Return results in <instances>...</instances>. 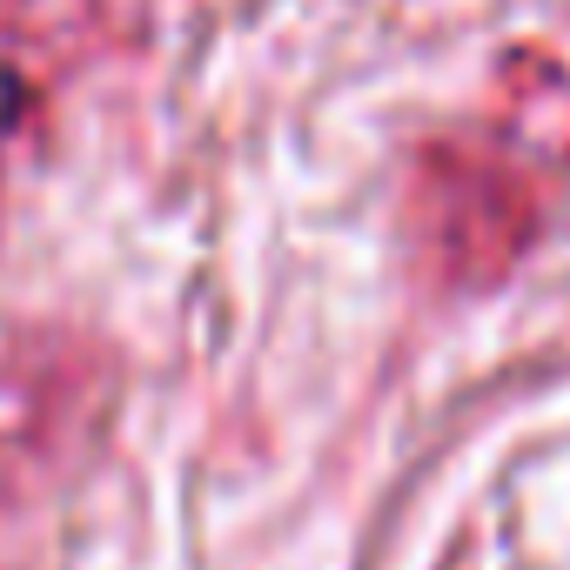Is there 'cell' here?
<instances>
[{
    "label": "cell",
    "mask_w": 570,
    "mask_h": 570,
    "mask_svg": "<svg viewBox=\"0 0 570 570\" xmlns=\"http://www.w3.org/2000/svg\"><path fill=\"white\" fill-rule=\"evenodd\" d=\"M14 115H21V81H14V75H0V128H8Z\"/></svg>",
    "instance_id": "obj_1"
}]
</instances>
